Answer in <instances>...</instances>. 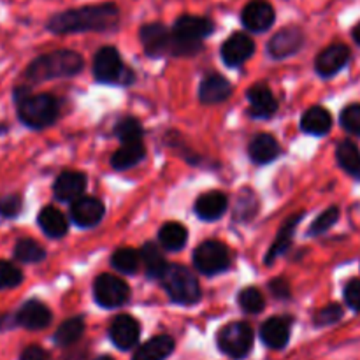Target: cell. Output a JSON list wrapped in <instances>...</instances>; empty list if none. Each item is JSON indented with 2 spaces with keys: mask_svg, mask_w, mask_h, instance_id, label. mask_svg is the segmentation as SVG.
<instances>
[{
  "mask_svg": "<svg viewBox=\"0 0 360 360\" xmlns=\"http://www.w3.org/2000/svg\"><path fill=\"white\" fill-rule=\"evenodd\" d=\"M118 6L112 2H102L53 14L48 21V30L53 34L105 32L115 28L118 25Z\"/></svg>",
  "mask_w": 360,
  "mask_h": 360,
  "instance_id": "1",
  "label": "cell"
},
{
  "mask_svg": "<svg viewBox=\"0 0 360 360\" xmlns=\"http://www.w3.org/2000/svg\"><path fill=\"white\" fill-rule=\"evenodd\" d=\"M83 56L70 49L53 51L35 58L27 69V79L32 83H42V81L55 79V77L76 76L83 70Z\"/></svg>",
  "mask_w": 360,
  "mask_h": 360,
  "instance_id": "2",
  "label": "cell"
},
{
  "mask_svg": "<svg viewBox=\"0 0 360 360\" xmlns=\"http://www.w3.org/2000/svg\"><path fill=\"white\" fill-rule=\"evenodd\" d=\"M214 25L210 18L204 16H185L178 18L172 27L171 55L190 56L197 55L202 49V41L213 34Z\"/></svg>",
  "mask_w": 360,
  "mask_h": 360,
  "instance_id": "3",
  "label": "cell"
},
{
  "mask_svg": "<svg viewBox=\"0 0 360 360\" xmlns=\"http://www.w3.org/2000/svg\"><path fill=\"white\" fill-rule=\"evenodd\" d=\"M160 281L169 297L178 304L192 306L199 302L200 285L188 267L169 264L165 273L160 276Z\"/></svg>",
  "mask_w": 360,
  "mask_h": 360,
  "instance_id": "4",
  "label": "cell"
},
{
  "mask_svg": "<svg viewBox=\"0 0 360 360\" xmlns=\"http://www.w3.org/2000/svg\"><path fill=\"white\" fill-rule=\"evenodd\" d=\"M60 115V105L55 97L48 94L28 95L20 98L18 116L30 129H46L53 125Z\"/></svg>",
  "mask_w": 360,
  "mask_h": 360,
  "instance_id": "5",
  "label": "cell"
},
{
  "mask_svg": "<svg viewBox=\"0 0 360 360\" xmlns=\"http://www.w3.org/2000/svg\"><path fill=\"white\" fill-rule=\"evenodd\" d=\"M94 76L98 83H130L134 74L123 65L118 49L105 46L94 58Z\"/></svg>",
  "mask_w": 360,
  "mask_h": 360,
  "instance_id": "6",
  "label": "cell"
},
{
  "mask_svg": "<svg viewBox=\"0 0 360 360\" xmlns=\"http://www.w3.org/2000/svg\"><path fill=\"white\" fill-rule=\"evenodd\" d=\"M218 347L232 359H243L253 347V330L245 322H232L218 334Z\"/></svg>",
  "mask_w": 360,
  "mask_h": 360,
  "instance_id": "7",
  "label": "cell"
},
{
  "mask_svg": "<svg viewBox=\"0 0 360 360\" xmlns=\"http://www.w3.org/2000/svg\"><path fill=\"white\" fill-rule=\"evenodd\" d=\"M229 264H231V255H229L227 246L218 241L202 243L193 253V266L206 276L224 273Z\"/></svg>",
  "mask_w": 360,
  "mask_h": 360,
  "instance_id": "8",
  "label": "cell"
},
{
  "mask_svg": "<svg viewBox=\"0 0 360 360\" xmlns=\"http://www.w3.org/2000/svg\"><path fill=\"white\" fill-rule=\"evenodd\" d=\"M130 288L122 278L112 276V274H101L95 280L94 285V297L98 306L102 308H120L129 301Z\"/></svg>",
  "mask_w": 360,
  "mask_h": 360,
  "instance_id": "9",
  "label": "cell"
},
{
  "mask_svg": "<svg viewBox=\"0 0 360 360\" xmlns=\"http://www.w3.org/2000/svg\"><path fill=\"white\" fill-rule=\"evenodd\" d=\"M139 39L144 46V51L148 56H164L171 53L172 32L162 23H148L141 27Z\"/></svg>",
  "mask_w": 360,
  "mask_h": 360,
  "instance_id": "10",
  "label": "cell"
},
{
  "mask_svg": "<svg viewBox=\"0 0 360 360\" xmlns=\"http://www.w3.org/2000/svg\"><path fill=\"white\" fill-rule=\"evenodd\" d=\"M304 44V34L299 27H285L278 30L271 37L267 44V51L273 58H287V56L295 55Z\"/></svg>",
  "mask_w": 360,
  "mask_h": 360,
  "instance_id": "11",
  "label": "cell"
},
{
  "mask_svg": "<svg viewBox=\"0 0 360 360\" xmlns=\"http://www.w3.org/2000/svg\"><path fill=\"white\" fill-rule=\"evenodd\" d=\"M276 20L274 7L267 0H250L241 13V21L250 32H266Z\"/></svg>",
  "mask_w": 360,
  "mask_h": 360,
  "instance_id": "12",
  "label": "cell"
},
{
  "mask_svg": "<svg viewBox=\"0 0 360 360\" xmlns=\"http://www.w3.org/2000/svg\"><path fill=\"white\" fill-rule=\"evenodd\" d=\"M221 58H224L225 65L229 67H239L246 62L248 58H252V55L255 53V42L250 35L238 32V34H232L227 41L221 46Z\"/></svg>",
  "mask_w": 360,
  "mask_h": 360,
  "instance_id": "13",
  "label": "cell"
},
{
  "mask_svg": "<svg viewBox=\"0 0 360 360\" xmlns=\"http://www.w3.org/2000/svg\"><path fill=\"white\" fill-rule=\"evenodd\" d=\"M105 207L102 200L95 199V197H77L70 207V217L72 221L79 227H95L98 221L104 218Z\"/></svg>",
  "mask_w": 360,
  "mask_h": 360,
  "instance_id": "14",
  "label": "cell"
},
{
  "mask_svg": "<svg viewBox=\"0 0 360 360\" xmlns=\"http://www.w3.org/2000/svg\"><path fill=\"white\" fill-rule=\"evenodd\" d=\"M141 334V326L134 316L120 315L112 320L109 327V336L111 341L120 350H130L137 345Z\"/></svg>",
  "mask_w": 360,
  "mask_h": 360,
  "instance_id": "15",
  "label": "cell"
},
{
  "mask_svg": "<svg viewBox=\"0 0 360 360\" xmlns=\"http://www.w3.org/2000/svg\"><path fill=\"white\" fill-rule=\"evenodd\" d=\"M348 60H350V49L345 44H333L316 56L315 69L322 77H330L340 72Z\"/></svg>",
  "mask_w": 360,
  "mask_h": 360,
  "instance_id": "16",
  "label": "cell"
},
{
  "mask_svg": "<svg viewBox=\"0 0 360 360\" xmlns=\"http://www.w3.org/2000/svg\"><path fill=\"white\" fill-rule=\"evenodd\" d=\"M250 115L253 118H271L278 111V102L267 84H253L248 90Z\"/></svg>",
  "mask_w": 360,
  "mask_h": 360,
  "instance_id": "17",
  "label": "cell"
},
{
  "mask_svg": "<svg viewBox=\"0 0 360 360\" xmlns=\"http://www.w3.org/2000/svg\"><path fill=\"white\" fill-rule=\"evenodd\" d=\"M16 322L28 330H41L51 323V311L41 301H27L16 315Z\"/></svg>",
  "mask_w": 360,
  "mask_h": 360,
  "instance_id": "18",
  "label": "cell"
},
{
  "mask_svg": "<svg viewBox=\"0 0 360 360\" xmlns=\"http://www.w3.org/2000/svg\"><path fill=\"white\" fill-rule=\"evenodd\" d=\"M84 188H86V176L83 172L65 171L56 178L53 192L56 199L67 202V200H76L77 197L83 195Z\"/></svg>",
  "mask_w": 360,
  "mask_h": 360,
  "instance_id": "19",
  "label": "cell"
},
{
  "mask_svg": "<svg viewBox=\"0 0 360 360\" xmlns=\"http://www.w3.org/2000/svg\"><path fill=\"white\" fill-rule=\"evenodd\" d=\"M232 95V84L220 74H207L199 88V97L204 104H218Z\"/></svg>",
  "mask_w": 360,
  "mask_h": 360,
  "instance_id": "20",
  "label": "cell"
},
{
  "mask_svg": "<svg viewBox=\"0 0 360 360\" xmlns=\"http://www.w3.org/2000/svg\"><path fill=\"white\" fill-rule=\"evenodd\" d=\"M227 206H229L227 195L214 190V192L202 193V195L195 200L193 210H195L197 217H199L200 220L214 221L218 220V218H221V214L227 211Z\"/></svg>",
  "mask_w": 360,
  "mask_h": 360,
  "instance_id": "21",
  "label": "cell"
},
{
  "mask_svg": "<svg viewBox=\"0 0 360 360\" xmlns=\"http://www.w3.org/2000/svg\"><path fill=\"white\" fill-rule=\"evenodd\" d=\"M260 338L264 343L273 350H281L287 347L288 338H290V323L287 319L281 316H273L267 320L260 329Z\"/></svg>",
  "mask_w": 360,
  "mask_h": 360,
  "instance_id": "22",
  "label": "cell"
},
{
  "mask_svg": "<svg viewBox=\"0 0 360 360\" xmlns=\"http://www.w3.org/2000/svg\"><path fill=\"white\" fill-rule=\"evenodd\" d=\"M281 150L278 141L274 139L269 134H259V136L253 137V141L248 146V155L255 164L266 165L269 162L276 160L280 157Z\"/></svg>",
  "mask_w": 360,
  "mask_h": 360,
  "instance_id": "23",
  "label": "cell"
},
{
  "mask_svg": "<svg viewBox=\"0 0 360 360\" xmlns=\"http://www.w3.org/2000/svg\"><path fill=\"white\" fill-rule=\"evenodd\" d=\"M37 221L39 227L42 229V232H44L46 236H49V238L58 239L62 238V236H65L67 231H69V221H67L65 214L53 206H46L44 210L39 213Z\"/></svg>",
  "mask_w": 360,
  "mask_h": 360,
  "instance_id": "24",
  "label": "cell"
},
{
  "mask_svg": "<svg viewBox=\"0 0 360 360\" xmlns=\"http://www.w3.org/2000/svg\"><path fill=\"white\" fill-rule=\"evenodd\" d=\"M302 217H304V213H299V214H295V217L288 218V220L281 225V229L278 231L276 241L273 243V246H271L269 253H267V257H266V262L269 264V266L274 262V259H278L280 255H283V253L290 248L292 241H294V232H295V229H297L299 221H301Z\"/></svg>",
  "mask_w": 360,
  "mask_h": 360,
  "instance_id": "25",
  "label": "cell"
},
{
  "mask_svg": "<svg viewBox=\"0 0 360 360\" xmlns=\"http://www.w3.org/2000/svg\"><path fill=\"white\" fill-rule=\"evenodd\" d=\"M333 127V116L323 108H311L302 115L301 129L311 136H326Z\"/></svg>",
  "mask_w": 360,
  "mask_h": 360,
  "instance_id": "26",
  "label": "cell"
},
{
  "mask_svg": "<svg viewBox=\"0 0 360 360\" xmlns=\"http://www.w3.org/2000/svg\"><path fill=\"white\" fill-rule=\"evenodd\" d=\"M146 155L143 141H132V143H123V146L111 157V165L116 171H125L139 164Z\"/></svg>",
  "mask_w": 360,
  "mask_h": 360,
  "instance_id": "27",
  "label": "cell"
},
{
  "mask_svg": "<svg viewBox=\"0 0 360 360\" xmlns=\"http://www.w3.org/2000/svg\"><path fill=\"white\" fill-rule=\"evenodd\" d=\"M174 350V340L171 336H157L137 348L134 360H165Z\"/></svg>",
  "mask_w": 360,
  "mask_h": 360,
  "instance_id": "28",
  "label": "cell"
},
{
  "mask_svg": "<svg viewBox=\"0 0 360 360\" xmlns=\"http://www.w3.org/2000/svg\"><path fill=\"white\" fill-rule=\"evenodd\" d=\"M141 264L144 266V271H146L148 278H153V280H160L162 274L167 269V260L162 255V252L158 250L157 245L153 243H146L141 250Z\"/></svg>",
  "mask_w": 360,
  "mask_h": 360,
  "instance_id": "29",
  "label": "cell"
},
{
  "mask_svg": "<svg viewBox=\"0 0 360 360\" xmlns=\"http://www.w3.org/2000/svg\"><path fill=\"white\" fill-rule=\"evenodd\" d=\"M158 239H160L162 248H165L167 252H179L186 245V241H188V232H186V229L181 224L171 221V224H165L160 229Z\"/></svg>",
  "mask_w": 360,
  "mask_h": 360,
  "instance_id": "30",
  "label": "cell"
},
{
  "mask_svg": "<svg viewBox=\"0 0 360 360\" xmlns=\"http://www.w3.org/2000/svg\"><path fill=\"white\" fill-rule=\"evenodd\" d=\"M338 162L348 174L360 178V151L352 141H343L336 151Z\"/></svg>",
  "mask_w": 360,
  "mask_h": 360,
  "instance_id": "31",
  "label": "cell"
},
{
  "mask_svg": "<svg viewBox=\"0 0 360 360\" xmlns=\"http://www.w3.org/2000/svg\"><path fill=\"white\" fill-rule=\"evenodd\" d=\"M84 333V320L76 316V319H69L56 329L55 333V343L58 347H70L76 343Z\"/></svg>",
  "mask_w": 360,
  "mask_h": 360,
  "instance_id": "32",
  "label": "cell"
},
{
  "mask_svg": "<svg viewBox=\"0 0 360 360\" xmlns=\"http://www.w3.org/2000/svg\"><path fill=\"white\" fill-rule=\"evenodd\" d=\"M111 264L123 274H136L141 266V255L134 248H120L112 253Z\"/></svg>",
  "mask_w": 360,
  "mask_h": 360,
  "instance_id": "33",
  "label": "cell"
},
{
  "mask_svg": "<svg viewBox=\"0 0 360 360\" xmlns=\"http://www.w3.org/2000/svg\"><path fill=\"white\" fill-rule=\"evenodd\" d=\"M14 257L23 264H37L44 260L46 252L34 239H20L14 246Z\"/></svg>",
  "mask_w": 360,
  "mask_h": 360,
  "instance_id": "34",
  "label": "cell"
},
{
  "mask_svg": "<svg viewBox=\"0 0 360 360\" xmlns=\"http://www.w3.org/2000/svg\"><path fill=\"white\" fill-rule=\"evenodd\" d=\"M115 134L122 143H132V141H143L144 130L139 120L127 116V118L120 120L115 129Z\"/></svg>",
  "mask_w": 360,
  "mask_h": 360,
  "instance_id": "35",
  "label": "cell"
},
{
  "mask_svg": "<svg viewBox=\"0 0 360 360\" xmlns=\"http://www.w3.org/2000/svg\"><path fill=\"white\" fill-rule=\"evenodd\" d=\"M238 301H239V306H241L243 311L250 313V315H257V313L262 311L264 306H266L262 292L255 287H248V288H245V290H241Z\"/></svg>",
  "mask_w": 360,
  "mask_h": 360,
  "instance_id": "36",
  "label": "cell"
},
{
  "mask_svg": "<svg viewBox=\"0 0 360 360\" xmlns=\"http://www.w3.org/2000/svg\"><path fill=\"white\" fill-rule=\"evenodd\" d=\"M23 281V273L14 264L0 260V290L14 288Z\"/></svg>",
  "mask_w": 360,
  "mask_h": 360,
  "instance_id": "37",
  "label": "cell"
},
{
  "mask_svg": "<svg viewBox=\"0 0 360 360\" xmlns=\"http://www.w3.org/2000/svg\"><path fill=\"white\" fill-rule=\"evenodd\" d=\"M338 218H340V210H338L336 206L329 207V210L323 211V213L320 214L315 221H313V225L309 227V234L311 236L323 234V232H327L330 227H334V225H336Z\"/></svg>",
  "mask_w": 360,
  "mask_h": 360,
  "instance_id": "38",
  "label": "cell"
},
{
  "mask_svg": "<svg viewBox=\"0 0 360 360\" xmlns=\"http://www.w3.org/2000/svg\"><path fill=\"white\" fill-rule=\"evenodd\" d=\"M341 125L348 134L360 136V104H350L343 109Z\"/></svg>",
  "mask_w": 360,
  "mask_h": 360,
  "instance_id": "39",
  "label": "cell"
},
{
  "mask_svg": "<svg viewBox=\"0 0 360 360\" xmlns=\"http://www.w3.org/2000/svg\"><path fill=\"white\" fill-rule=\"evenodd\" d=\"M341 316H343V308H341L340 304H329L316 313L315 326L319 327L333 326V323H336L338 320H341Z\"/></svg>",
  "mask_w": 360,
  "mask_h": 360,
  "instance_id": "40",
  "label": "cell"
},
{
  "mask_svg": "<svg viewBox=\"0 0 360 360\" xmlns=\"http://www.w3.org/2000/svg\"><path fill=\"white\" fill-rule=\"evenodd\" d=\"M21 211V197L20 195H6L0 199V214L7 218L16 217Z\"/></svg>",
  "mask_w": 360,
  "mask_h": 360,
  "instance_id": "41",
  "label": "cell"
},
{
  "mask_svg": "<svg viewBox=\"0 0 360 360\" xmlns=\"http://www.w3.org/2000/svg\"><path fill=\"white\" fill-rule=\"evenodd\" d=\"M345 301L355 311H360V280H352L345 288Z\"/></svg>",
  "mask_w": 360,
  "mask_h": 360,
  "instance_id": "42",
  "label": "cell"
},
{
  "mask_svg": "<svg viewBox=\"0 0 360 360\" xmlns=\"http://www.w3.org/2000/svg\"><path fill=\"white\" fill-rule=\"evenodd\" d=\"M269 288H271V292H273L274 297H278V299L290 297V287H288V283L283 280V278H278V280L271 281Z\"/></svg>",
  "mask_w": 360,
  "mask_h": 360,
  "instance_id": "43",
  "label": "cell"
},
{
  "mask_svg": "<svg viewBox=\"0 0 360 360\" xmlns=\"http://www.w3.org/2000/svg\"><path fill=\"white\" fill-rule=\"evenodd\" d=\"M21 360H48V352L37 345H32V347L25 348L23 354H21Z\"/></svg>",
  "mask_w": 360,
  "mask_h": 360,
  "instance_id": "44",
  "label": "cell"
},
{
  "mask_svg": "<svg viewBox=\"0 0 360 360\" xmlns=\"http://www.w3.org/2000/svg\"><path fill=\"white\" fill-rule=\"evenodd\" d=\"M352 35H354L355 42H357V44L360 46V23L355 25V28H354V32H352Z\"/></svg>",
  "mask_w": 360,
  "mask_h": 360,
  "instance_id": "45",
  "label": "cell"
},
{
  "mask_svg": "<svg viewBox=\"0 0 360 360\" xmlns=\"http://www.w3.org/2000/svg\"><path fill=\"white\" fill-rule=\"evenodd\" d=\"M95 360H112L111 357H98V359H95Z\"/></svg>",
  "mask_w": 360,
  "mask_h": 360,
  "instance_id": "46",
  "label": "cell"
}]
</instances>
